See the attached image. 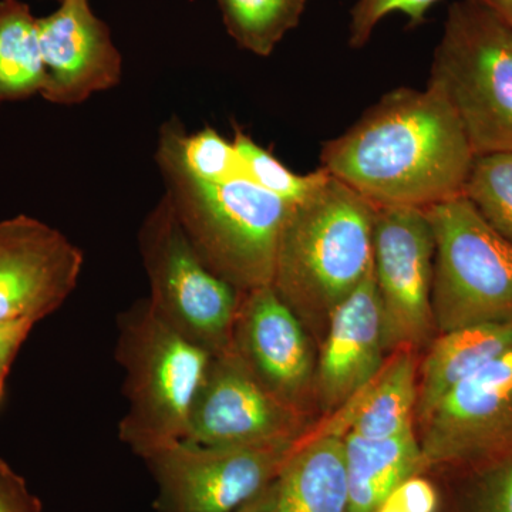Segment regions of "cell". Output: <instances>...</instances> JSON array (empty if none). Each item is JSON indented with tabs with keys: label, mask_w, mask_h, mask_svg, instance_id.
Returning <instances> with one entry per match:
<instances>
[{
	"label": "cell",
	"mask_w": 512,
	"mask_h": 512,
	"mask_svg": "<svg viewBox=\"0 0 512 512\" xmlns=\"http://www.w3.org/2000/svg\"><path fill=\"white\" fill-rule=\"evenodd\" d=\"M476 154L446 97L400 87L323 144L320 168L373 207L427 210L460 197Z\"/></svg>",
	"instance_id": "cell-1"
},
{
	"label": "cell",
	"mask_w": 512,
	"mask_h": 512,
	"mask_svg": "<svg viewBox=\"0 0 512 512\" xmlns=\"http://www.w3.org/2000/svg\"><path fill=\"white\" fill-rule=\"evenodd\" d=\"M375 207L328 173L295 204L276 254L272 286L303 326L328 323L373 268Z\"/></svg>",
	"instance_id": "cell-2"
},
{
	"label": "cell",
	"mask_w": 512,
	"mask_h": 512,
	"mask_svg": "<svg viewBox=\"0 0 512 512\" xmlns=\"http://www.w3.org/2000/svg\"><path fill=\"white\" fill-rule=\"evenodd\" d=\"M192 247L212 272L239 292L272 285L276 254L293 204L241 170L220 183H198L160 170Z\"/></svg>",
	"instance_id": "cell-3"
},
{
	"label": "cell",
	"mask_w": 512,
	"mask_h": 512,
	"mask_svg": "<svg viewBox=\"0 0 512 512\" xmlns=\"http://www.w3.org/2000/svg\"><path fill=\"white\" fill-rule=\"evenodd\" d=\"M117 329L114 356L124 372L128 403L119 437L143 458L185 439L212 356L161 322L148 299L121 313Z\"/></svg>",
	"instance_id": "cell-4"
},
{
	"label": "cell",
	"mask_w": 512,
	"mask_h": 512,
	"mask_svg": "<svg viewBox=\"0 0 512 512\" xmlns=\"http://www.w3.org/2000/svg\"><path fill=\"white\" fill-rule=\"evenodd\" d=\"M430 86L456 111L476 157L512 151V29L474 0L448 8Z\"/></svg>",
	"instance_id": "cell-5"
},
{
	"label": "cell",
	"mask_w": 512,
	"mask_h": 512,
	"mask_svg": "<svg viewBox=\"0 0 512 512\" xmlns=\"http://www.w3.org/2000/svg\"><path fill=\"white\" fill-rule=\"evenodd\" d=\"M433 229L434 326L440 333L512 320V242L464 195L427 208Z\"/></svg>",
	"instance_id": "cell-6"
},
{
	"label": "cell",
	"mask_w": 512,
	"mask_h": 512,
	"mask_svg": "<svg viewBox=\"0 0 512 512\" xmlns=\"http://www.w3.org/2000/svg\"><path fill=\"white\" fill-rule=\"evenodd\" d=\"M138 248L157 318L211 356L231 352L241 292L202 261L165 195L141 225Z\"/></svg>",
	"instance_id": "cell-7"
},
{
	"label": "cell",
	"mask_w": 512,
	"mask_h": 512,
	"mask_svg": "<svg viewBox=\"0 0 512 512\" xmlns=\"http://www.w3.org/2000/svg\"><path fill=\"white\" fill-rule=\"evenodd\" d=\"M299 439L237 447L180 440L158 448L143 457L157 485L154 508L235 512L278 478Z\"/></svg>",
	"instance_id": "cell-8"
},
{
	"label": "cell",
	"mask_w": 512,
	"mask_h": 512,
	"mask_svg": "<svg viewBox=\"0 0 512 512\" xmlns=\"http://www.w3.org/2000/svg\"><path fill=\"white\" fill-rule=\"evenodd\" d=\"M434 244L426 211L375 207L373 275L383 313L386 350H412L431 338L434 326Z\"/></svg>",
	"instance_id": "cell-9"
},
{
	"label": "cell",
	"mask_w": 512,
	"mask_h": 512,
	"mask_svg": "<svg viewBox=\"0 0 512 512\" xmlns=\"http://www.w3.org/2000/svg\"><path fill=\"white\" fill-rule=\"evenodd\" d=\"M420 424L424 473L512 451V349L453 387Z\"/></svg>",
	"instance_id": "cell-10"
},
{
	"label": "cell",
	"mask_w": 512,
	"mask_h": 512,
	"mask_svg": "<svg viewBox=\"0 0 512 512\" xmlns=\"http://www.w3.org/2000/svg\"><path fill=\"white\" fill-rule=\"evenodd\" d=\"M301 412L266 389L234 352L212 356L192 404L185 441L256 446L301 437Z\"/></svg>",
	"instance_id": "cell-11"
},
{
	"label": "cell",
	"mask_w": 512,
	"mask_h": 512,
	"mask_svg": "<svg viewBox=\"0 0 512 512\" xmlns=\"http://www.w3.org/2000/svg\"><path fill=\"white\" fill-rule=\"evenodd\" d=\"M83 264V252L46 222L23 214L0 221V325H36L59 311Z\"/></svg>",
	"instance_id": "cell-12"
},
{
	"label": "cell",
	"mask_w": 512,
	"mask_h": 512,
	"mask_svg": "<svg viewBox=\"0 0 512 512\" xmlns=\"http://www.w3.org/2000/svg\"><path fill=\"white\" fill-rule=\"evenodd\" d=\"M37 30L46 70L40 96L49 103L74 106L120 83L123 57L89 0H62Z\"/></svg>",
	"instance_id": "cell-13"
},
{
	"label": "cell",
	"mask_w": 512,
	"mask_h": 512,
	"mask_svg": "<svg viewBox=\"0 0 512 512\" xmlns=\"http://www.w3.org/2000/svg\"><path fill=\"white\" fill-rule=\"evenodd\" d=\"M232 349L266 389L299 410L313 379L306 328L274 286L241 292Z\"/></svg>",
	"instance_id": "cell-14"
},
{
	"label": "cell",
	"mask_w": 512,
	"mask_h": 512,
	"mask_svg": "<svg viewBox=\"0 0 512 512\" xmlns=\"http://www.w3.org/2000/svg\"><path fill=\"white\" fill-rule=\"evenodd\" d=\"M383 313L372 271L336 306L318 369L316 389L328 409L342 407L382 370Z\"/></svg>",
	"instance_id": "cell-15"
},
{
	"label": "cell",
	"mask_w": 512,
	"mask_h": 512,
	"mask_svg": "<svg viewBox=\"0 0 512 512\" xmlns=\"http://www.w3.org/2000/svg\"><path fill=\"white\" fill-rule=\"evenodd\" d=\"M417 387L412 350H400L359 393L339 407L323 431L382 440L413 430Z\"/></svg>",
	"instance_id": "cell-16"
},
{
	"label": "cell",
	"mask_w": 512,
	"mask_h": 512,
	"mask_svg": "<svg viewBox=\"0 0 512 512\" xmlns=\"http://www.w3.org/2000/svg\"><path fill=\"white\" fill-rule=\"evenodd\" d=\"M276 485L278 512H348L343 436L329 431L302 436Z\"/></svg>",
	"instance_id": "cell-17"
},
{
	"label": "cell",
	"mask_w": 512,
	"mask_h": 512,
	"mask_svg": "<svg viewBox=\"0 0 512 512\" xmlns=\"http://www.w3.org/2000/svg\"><path fill=\"white\" fill-rule=\"evenodd\" d=\"M510 349L512 320L480 323L440 333L420 367L416 407L419 423L453 387Z\"/></svg>",
	"instance_id": "cell-18"
},
{
	"label": "cell",
	"mask_w": 512,
	"mask_h": 512,
	"mask_svg": "<svg viewBox=\"0 0 512 512\" xmlns=\"http://www.w3.org/2000/svg\"><path fill=\"white\" fill-rule=\"evenodd\" d=\"M343 441L348 512H375L397 485L424 473L419 436L414 429L382 440L346 433Z\"/></svg>",
	"instance_id": "cell-19"
},
{
	"label": "cell",
	"mask_w": 512,
	"mask_h": 512,
	"mask_svg": "<svg viewBox=\"0 0 512 512\" xmlns=\"http://www.w3.org/2000/svg\"><path fill=\"white\" fill-rule=\"evenodd\" d=\"M46 82L37 18L20 0H0V106L42 93Z\"/></svg>",
	"instance_id": "cell-20"
},
{
	"label": "cell",
	"mask_w": 512,
	"mask_h": 512,
	"mask_svg": "<svg viewBox=\"0 0 512 512\" xmlns=\"http://www.w3.org/2000/svg\"><path fill=\"white\" fill-rule=\"evenodd\" d=\"M228 35L241 49L268 57L298 28L308 0H217Z\"/></svg>",
	"instance_id": "cell-21"
},
{
	"label": "cell",
	"mask_w": 512,
	"mask_h": 512,
	"mask_svg": "<svg viewBox=\"0 0 512 512\" xmlns=\"http://www.w3.org/2000/svg\"><path fill=\"white\" fill-rule=\"evenodd\" d=\"M450 468L458 477L440 488L439 512H512V451Z\"/></svg>",
	"instance_id": "cell-22"
},
{
	"label": "cell",
	"mask_w": 512,
	"mask_h": 512,
	"mask_svg": "<svg viewBox=\"0 0 512 512\" xmlns=\"http://www.w3.org/2000/svg\"><path fill=\"white\" fill-rule=\"evenodd\" d=\"M463 195L498 234L512 242V151L476 157Z\"/></svg>",
	"instance_id": "cell-23"
},
{
	"label": "cell",
	"mask_w": 512,
	"mask_h": 512,
	"mask_svg": "<svg viewBox=\"0 0 512 512\" xmlns=\"http://www.w3.org/2000/svg\"><path fill=\"white\" fill-rule=\"evenodd\" d=\"M232 143L237 150L242 173L265 191L289 204L295 205L306 200L328 175L323 168L309 174L293 173L242 128L235 127Z\"/></svg>",
	"instance_id": "cell-24"
},
{
	"label": "cell",
	"mask_w": 512,
	"mask_h": 512,
	"mask_svg": "<svg viewBox=\"0 0 512 512\" xmlns=\"http://www.w3.org/2000/svg\"><path fill=\"white\" fill-rule=\"evenodd\" d=\"M439 0H357L350 10L349 46L362 49L372 39L380 22L393 13H402L412 25H420Z\"/></svg>",
	"instance_id": "cell-25"
},
{
	"label": "cell",
	"mask_w": 512,
	"mask_h": 512,
	"mask_svg": "<svg viewBox=\"0 0 512 512\" xmlns=\"http://www.w3.org/2000/svg\"><path fill=\"white\" fill-rule=\"evenodd\" d=\"M440 503L439 484L423 473L397 485L375 512H439Z\"/></svg>",
	"instance_id": "cell-26"
},
{
	"label": "cell",
	"mask_w": 512,
	"mask_h": 512,
	"mask_svg": "<svg viewBox=\"0 0 512 512\" xmlns=\"http://www.w3.org/2000/svg\"><path fill=\"white\" fill-rule=\"evenodd\" d=\"M0 512H42V503L25 478L0 457Z\"/></svg>",
	"instance_id": "cell-27"
},
{
	"label": "cell",
	"mask_w": 512,
	"mask_h": 512,
	"mask_svg": "<svg viewBox=\"0 0 512 512\" xmlns=\"http://www.w3.org/2000/svg\"><path fill=\"white\" fill-rule=\"evenodd\" d=\"M33 328H35V323L32 322L0 325V399H2L6 379H8L13 362Z\"/></svg>",
	"instance_id": "cell-28"
},
{
	"label": "cell",
	"mask_w": 512,
	"mask_h": 512,
	"mask_svg": "<svg viewBox=\"0 0 512 512\" xmlns=\"http://www.w3.org/2000/svg\"><path fill=\"white\" fill-rule=\"evenodd\" d=\"M235 512H278V485L276 480L265 487L261 493L247 501Z\"/></svg>",
	"instance_id": "cell-29"
},
{
	"label": "cell",
	"mask_w": 512,
	"mask_h": 512,
	"mask_svg": "<svg viewBox=\"0 0 512 512\" xmlns=\"http://www.w3.org/2000/svg\"><path fill=\"white\" fill-rule=\"evenodd\" d=\"M512 29V0H474Z\"/></svg>",
	"instance_id": "cell-30"
},
{
	"label": "cell",
	"mask_w": 512,
	"mask_h": 512,
	"mask_svg": "<svg viewBox=\"0 0 512 512\" xmlns=\"http://www.w3.org/2000/svg\"><path fill=\"white\" fill-rule=\"evenodd\" d=\"M59 2H62V0H59Z\"/></svg>",
	"instance_id": "cell-31"
}]
</instances>
